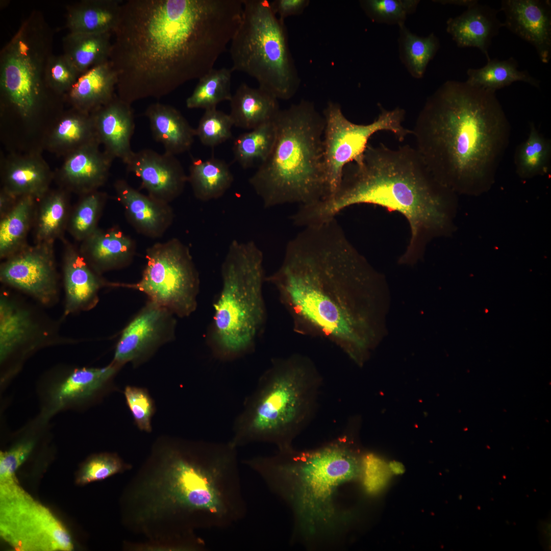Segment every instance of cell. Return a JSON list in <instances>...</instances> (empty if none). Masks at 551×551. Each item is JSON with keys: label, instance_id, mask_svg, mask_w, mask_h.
Masks as SVG:
<instances>
[{"label": "cell", "instance_id": "obj_32", "mask_svg": "<svg viewBox=\"0 0 551 551\" xmlns=\"http://www.w3.org/2000/svg\"><path fill=\"white\" fill-rule=\"evenodd\" d=\"M70 211L65 189L49 190L38 200L33 224L35 243H54L63 239Z\"/></svg>", "mask_w": 551, "mask_h": 551}, {"label": "cell", "instance_id": "obj_23", "mask_svg": "<svg viewBox=\"0 0 551 551\" xmlns=\"http://www.w3.org/2000/svg\"><path fill=\"white\" fill-rule=\"evenodd\" d=\"M79 249L91 268L101 274L129 265L135 257L136 244L117 227L98 228L81 242Z\"/></svg>", "mask_w": 551, "mask_h": 551}, {"label": "cell", "instance_id": "obj_34", "mask_svg": "<svg viewBox=\"0 0 551 551\" xmlns=\"http://www.w3.org/2000/svg\"><path fill=\"white\" fill-rule=\"evenodd\" d=\"M187 177L194 196L203 202L221 197L234 181L228 164L215 157L207 160L192 158Z\"/></svg>", "mask_w": 551, "mask_h": 551}, {"label": "cell", "instance_id": "obj_11", "mask_svg": "<svg viewBox=\"0 0 551 551\" xmlns=\"http://www.w3.org/2000/svg\"><path fill=\"white\" fill-rule=\"evenodd\" d=\"M233 71L255 79L278 99L287 101L300 83L288 44L284 21L267 0H243L239 26L231 42Z\"/></svg>", "mask_w": 551, "mask_h": 551}, {"label": "cell", "instance_id": "obj_27", "mask_svg": "<svg viewBox=\"0 0 551 551\" xmlns=\"http://www.w3.org/2000/svg\"><path fill=\"white\" fill-rule=\"evenodd\" d=\"M117 83L116 72L109 60L80 75L64 100L71 108L91 114L114 97Z\"/></svg>", "mask_w": 551, "mask_h": 551}, {"label": "cell", "instance_id": "obj_40", "mask_svg": "<svg viewBox=\"0 0 551 551\" xmlns=\"http://www.w3.org/2000/svg\"><path fill=\"white\" fill-rule=\"evenodd\" d=\"M276 134L274 118L239 135L233 146L235 161L244 169L252 167L256 162L260 164L271 152Z\"/></svg>", "mask_w": 551, "mask_h": 551}, {"label": "cell", "instance_id": "obj_24", "mask_svg": "<svg viewBox=\"0 0 551 551\" xmlns=\"http://www.w3.org/2000/svg\"><path fill=\"white\" fill-rule=\"evenodd\" d=\"M498 11L478 3L460 15L449 18L446 21V32L458 47L477 48L488 61L492 40L504 27L503 22L497 16Z\"/></svg>", "mask_w": 551, "mask_h": 551}, {"label": "cell", "instance_id": "obj_20", "mask_svg": "<svg viewBox=\"0 0 551 551\" xmlns=\"http://www.w3.org/2000/svg\"><path fill=\"white\" fill-rule=\"evenodd\" d=\"M114 188L127 219L138 233L158 238L172 224L174 214L169 204L140 192L124 179L117 180Z\"/></svg>", "mask_w": 551, "mask_h": 551}, {"label": "cell", "instance_id": "obj_8", "mask_svg": "<svg viewBox=\"0 0 551 551\" xmlns=\"http://www.w3.org/2000/svg\"><path fill=\"white\" fill-rule=\"evenodd\" d=\"M274 146L249 183L266 208L307 205L324 200L327 185L323 160L325 120L314 104L302 100L274 118Z\"/></svg>", "mask_w": 551, "mask_h": 551}, {"label": "cell", "instance_id": "obj_6", "mask_svg": "<svg viewBox=\"0 0 551 551\" xmlns=\"http://www.w3.org/2000/svg\"><path fill=\"white\" fill-rule=\"evenodd\" d=\"M243 463L290 507L296 532L306 544L331 543L340 537L345 518L341 490L362 472V458L346 435L313 450L291 447Z\"/></svg>", "mask_w": 551, "mask_h": 551}, {"label": "cell", "instance_id": "obj_47", "mask_svg": "<svg viewBox=\"0 0 551 551\" xmlns=\"http://www.w3.org/2000/svg\"><path fill=\"white\" fill-rule=\"evenodd\" d=\"M125 467L121 460L116 455L102 453L88 458L79 471L76 483L84 485L104 480L121 471Z\"/></svg>", "mask_w": 551, "mask_h": 551}, {"label": "cell", "instance_id": "obj_44", "mask_svg": "<svg viewBox=\"0 0 551 551\" xmlns=\"http://www.w3.org/2000/svg\"><path fill=\"white\" fill-rule=\"evenodd\" d=\"M233 126L229 114L216 108L207 109L205 110L195 129V135L204 145L214 147L231 137Z\"/></svg>", "mask_w": 551, "mask_h": 551}, {"label": "cell", "instance_id": "obj_18", "mask_svg": "<svg viewBox=\"0 0 551 551\" xmlns=\"http://www.w3.org/2000/svg\"><path fill=\"white\" fill-rule=\"evenodd\" d=\"M504 27L531 44L540 60L551 58V2L549 0H503L499 10Z\"/></svg>", "mask_w": 551, "mask_h": 551}, {"label": "cell", "instance_id": "obj_33", "mask_svg": "<svg viewBox=\"0 0 551 551\" xmlns=\"http://www.w3.org/2000/svg\"><path fill=\"white\" fill-rule=\"evenodd\" d=\"M95 141L98 140L91 114L71 108L59 114L48 138L47 145L54 152L66 156Z\"/></svg>", "mask_w": 551, "mask_h": 551}, {"label": "cell", "instance_id": "obj_12", "mask_svg": "<svg viewBox=\"0 0 551 551\" xmlns=\"http://www.w3.org/2000/svg\"><path fill=\"white\" fill-rule=\"evenodd\" d=\"M145 261L138 282L114 283L113 287L139 291L176 316L191 315L197 306L200 280L189 247L176 238L157 242L146 249Z\"/></svg>", "mask_w": 551, "mask_h": 551}, {"label": "cell", "instance_id": "obj_14", "mask_svg": "<svg viewBox=\"0 0 551 551\" xmlns=\"http://www.w3.org/2000/svg\"><path fill=\"white\" fill-rule=\"evenodd\" d=\"M0 535L17 551H70L66 528L13 480L0 483Z\"/></svg>", "mask_w": 551, "mask_h": 551}, {"label": "cell", "instance_id": "obj_22", "mask_svg": "<svg viewBox=\"0 0 551 551\" xmlns=\"http://www.w3.org/2000/svg\"><path fill=\"white\" fill-rule=\"evenodd\" d=\"M91 115L97 140L104 151L113 159H119L123 162L133 152L131 140L135 123L131 105L116 94Z\"/></svg>", "mask_w": 551, "mask_h": 551}, {"label": "cell", "instance_id": "obj_28", "mask_svg": "<svg viewBox=\"0 0 551 551\" xmlns=\"http://www.w3.org/2000/svg\"><path fill=\"white\" fill-rule=\"evenodd\" d=\"M122 1L81 0L66 7V27L71 33L113 34Z\"/></svg>", "mask_w": 551, "mask_h": 551}, {"label": "cell", "instance_id": "obj_29", "mask_svg": "<svg viewBox=\"0 0 551 551\" xmlns=\"http://www.w3.org/2000/svg\"><path fill=\"white\" fill-rule=\"evenodd\" d=\"M229 114L234 126L253 130L272 120L280 110L279 99L258 87L241 83L230 100Z\"/></svg>", "mask_w": 551, "mask_h": 551}, {"label": "cell", "instance_id": "obj_53", "mask_svg": "<svg viewBox=\"0 0 551 551\" xmlns=\"http://www.w3.org/2000/svg\"><path fill=\"white\" fill-rule=\"evenodd\" d=\"M390 470L395 474H400L405 471V468L403 464L396 461L391 462L389 464Z\"/></svg>", "mask_w": 551, "mask_h": 551}, {"label": "cell", "instance_id": "obj_9", "mask_svg": "<svg viewBox=\"0 0 551 551\" xmlns=\"http://www.w3.org/2000/svg\"><path fill=\"white\" fill-rule=\"evenodd\" d=\"M221 287L213 303L206 342L222 362L252 353L264 330L263 255L253 241L233 240L221 266Z\"/></svg>", "mask_w": 551, "mask_h": 551}, {"label": "cell", "instance_id": "obj_38", "mask_svg": "<svg viewBox=\"0 0 551 551\" xmlns=\"http://www.w3.org/2000/svg\"><path fill=\"white\" fill-rule=\"evenodd\" d=\"M398 26L400 60L412 77L421 79L440 47L439 40L434 33L420 37L412 33L405 23Z\"/></svg>", "mask_w": 551, "mask_h": 551}, {"label": "cell", "instance_id": "obj_15", "mask_svg": "<svg viewBox=\"0 0 551 551\" xmlns=\"http://www.w3.org/2000/svg\"><path fill=\"white\" fill-rule=\"evenodd\" d=\"M167 309L148 300L122 331L112 363L138 367L175 338L177 320Z\"/></svg>", "mask_w": 551, "mask_h": 551}, {"label": "cell", "instance_id": "obj_7", "mask_svg": "<svg viewBox=\"0 0 551 551\" xmlns=\"http://www.w3.org/2000/svg\"><path fill=\"white\" fill-rule=\"evenodd\" d=\"M323 378L308 356L274 359L261 374L235 418L230 442L236 447L256 443L292 446L317 410Z\"/></svg>", "mask_w": 551, "mask_h": 551}, {"label": "cell", "instance_id": "obj_43", "mask_svg": "<svg viewBox=\"0 0 551 551\" xmlns=\"http://www.w3.org/2000/svg\"><path fill=\"white\" fill-rule=\"evenodd\" d=\"M419 1L362 0L360 5L373 21L389 25L405 23L407 16L414 13Z\"/></svg>", "mask_w": 551, "mask_h": 551}, {"label": "cell", "instance_id": "obj_36", "mask_svg": "<svg viewBox=\"0 0 551 551\" xmlns=\"http://www.w3.org/2000/svg\"><path fill=\"white\" fill-rule=\"evenodd\" d=\"M112 33H68L63 38V54L80 75L109 60Z\"/></svg>", "mask_w": 551, "mask_h": 551}, {"label": "cell", "instance_id": "obj_2", "mask_svg": "<svg viewBox=\"0 0 551 551\" xmlns=\"http://www.w3.org/2000/svg\"><path fill=\"white\" fill-rule=\"evenodd\" d=\"M265 281L277 290L294 332L328 340L356 361L363 360L371 331L362 302L374 277L335 218L305 227Z\"/></svg>", "mask_w": 551, "mask_h": 551}, {"label": "cell", "instance_id": "obj_35", "mask_svg": "<svg viewBox=\"0 0 551 551\" xmlns=\"http://www.w3.org/2000/svg\"><path fill=\"white\" fill-rule=\"evenodd\" d=\"M37 199L31 196L19 197L13 208L0 218V258L5 259L26 245L33 224Z\"/></svg>", "mask_w": 551, "mask_h": 551}, {"label": "cell", "instance_id": "obj_4", "mask_svg": "<svg viewBox=\"0 0 551 551\" xmlns=\"http://www.w3.org/2000/svg\"><path fill=\"white\" fill-rule=\"evenodd\" d=\"M361 204L379 206L406 218L411 237L401 260L410 262L421 256L432 238L452 232L457 199L436 180L415 147L391 149L380 143L368 144L359 162L346 165L333 196L314 204L310 213L316 222L323 223Z\"/></svg>", "mask_w": 551, "mask_h": 551}, {"label": "cell", "instance_id": "obj_48", "mask_svg": "<svg viewBox=\"0 0 551 551\" xmlns=\"http://www.w3.org/2000/svg\"><path fill=\"white\" fill-rule=\"evenodd\" d=\"M390 471L389 465L373 454H366L362 458L363 484L369 493H375L385 486Z\"/></svg>", "mask_w": 551, "mask_h": 551}, {"label": "cell", "instance_id": "obj_49", "mask_svg": "<svg viewBox=\"0 0 551 551\" xmlns=\"http://www.w3.org/2000/svg\"><path fill=\"white\" fill-rule=\"evenodd\" d=\"M34 443H20L11 449L0 453V483L17 480L15 472L32 452Z\"/></svg>", "mask_w": 551, "mask_h": 551}, {"label": "cell", "instance_id": "obj_39", "mask_svg": "<svg viewBox=\"0 0 551 551\" xmlns=\"http://www.w3.org/2000/svg\"><path fill=\"white\" fill-rule=\"evenodd\" d=\"M551 159V142L531 122L527 139L518 146L514 156L516 171L523 179L547 173Z\"/></svg>", "mask_w": 551, "mask_h": 551}, {"label": "cell", "instance_id": "obj_42", "mask_svg": "<svg viewBox=\"0 0 551 551\" xmlns=\"http://www.w3.org/2000/svg\"><path fill=\"white\" fill-rule=\"evenodd\" d=\"M107 195L98 190L81 195L70 211L67 231L81 242L97 228V224L106 202Z\"/></svg>", "mask_w": 551, "mask_h": 551}, {"label": "cell", "instance_id": "obj_37", "mask_svg": "<svg viewBox=\"0 0 551 551\" xmlns=\"http://www.w3.org/2000/svg\"><path fill=\"white\" fill-rule=\"evenodd\" d=\"M518 67V62L513 57L504 60L490 59L482 67L468 69L465 82L494 92L515 82H523L538 89L540 88V80L528 70H519Z\"/></svg>", "mask_w": 551, "mask_h": 551}, {"label": "cell", "instance_id": "obj_17", "mask_svg": "<svg viewBox=\"0 0 551 551\" xmlns=\"http://www.w3.org/2000/svg\"><path fill=\"white\" fill-rule=\"evenodd\" d=\"M149 195L170 204L183 192L188 177L176 156L145 148L133 152L123 162Z\"/></svg>", "mask_w": 551, "mask_h": 551}, {"label": "cell", "instance_id": "obj_50", "mask_svg": "<svg viewBox=\"0 0 551 551\" xmlns=\"http://www.w3.org/2000/svg\"><path fill=\"white\" fill-rule=\"evenodd\" d=\"M270 2L272 11L282 21L291 16L302 14L309 6V0H274Z\"/></svg>", "mask_w": 551, "mask_h": 551}, {"label": "cell", "instance_id": "obj_16", "mask_svg": "<svg viewBox=\"0 0 551 551\" xmlns=\"http://www.w3.org/2000/svg\"><path fill=\"white\" fill-rule=\"evenodd\" d=\"M1 282L31 296L42 304L53 302L58 295V277L54 243L26 245L4 259Z\"/></svg>", "mask_w": 551, "mask_h": 551}, {"label": "cell", "instance_id": "obj_51", "mask_svg": "<svg viewBox=\"0 0 551 551\" xmlns=\"http://www.w3.org/2000/svg\"><path fill=\"white\" fill-rule=\"evenodd\" d=\"M18 198L2 188L0 191V218L13 208Z\"/></svg>", "mask_w": 551, "mask_h": 551}, {"label": "cell", "instance_id": "obj_41", "mask_svg": "<svg viewBox=\"0 0 551 551\" xmlns=\"http://www.w3.org/2000/svg\"><path fill=\"white\" fill-rule=\"evenodd\" d=\"M233 71L231 68H213L199 78L193 92L186 99V107L206 110L216 108L220 102L230 101Z\"/></svg>", "mask_w": 551, "mask_h": 551}, {"label": "cell", "instance_id": "obj_45", "mask_svg": "<svg viewBox=\"0 0 551 551\" xmlns=\"http://www.w3.org/2000/svg\"><path fill=\"white\" fill-rule=\"evenodd\" d=\"M80 74L63 55L52 54L45 69V80L50 90L63 97L74 84Z\"/></svg>", "mask_w": 551, "mask_h": 551}, {"label": "cell", "instance_id": "obj_13", "mask_svg": "<svg viewBox=\"0 0 551 551\" xmlns=\"http://www.w3.org/2000/svg\"><path fill=\"white\" fill-rule=\"evenodd\" d=\"M378 106L380 112L377 118L368 124L349 120L338 103L329 102L324 109L323 160L327 185V196L324 200L331 198L335 192L345 166L362 159L372 135L386 131L403 142L412 134V130L403 124L406 114L404 109L396 107L388 110L381 104Z\"/></svg>", "mask_w": 551, "mask_h": 551}, {"label": "cell", "instance_id": "obj_46", "mask_svg": "<svg viewBox=\"0 0 551 551\" xmlns=\"http://www.w3.org/2000/svg\"><path fill=\"white\" fill-rule=\"evenodd\" d=\"M123 393L135 425L140 431L150 433L156 407L148 391L145 388L128 385Z\"/></svg>", "mask_w": 551, "mask_h": 551}, {"label": "cell", "instance_id": "obj_1", "mask_svg": "<svg viewBox=\"0 0 551 551\" xmlns=\"http://www.w3.org/2000/svg\"><path fill=\"white\" fill-rule=\"evenodd\" d=\"M242 12L238 0H128L112 34L117 95L160 98L213 68Z\"/></svg>", "mask_w": 551, "mask_h": 551}, {"label": "cell", "instance_id": "obj_25", "mask_svg": "<svg viewBox=\"0 0 551 551\" xmlns=\"http://www.w3.org/2000/svg\"><path fill=\"white\" fill-rule=\"evenodd\" d=\"M3 187L19 198L31 196L39 200L49 190L53 174L38 154L13 156L6 162L3 170Z\"/></svg>", "mask_w": 551, "mask_h": 551}, {"label": "cell", "instance_id": "obj_52", "mask_svg": "<svg viewBox=\"0 0 551 551\" xmlns=\"http://www.w3.org/2000/svg\"><path fill=\"white\" fill-rule=\"evenodd\" d=\"M435 3L442 5H453L458 6L471 7L479 3L477 0H438L434 1Z\"/></svg>", "mask_w": 551, "mask_h": 551}, {"label": "cell", "instance_id": "obj_3", "mask_svg": "<svg viewBox=\"0 0 551 551\" xmlns=\"http://www.w3.org/2000/svg\"><path fill=\"white\" fill-rule=\"evenodd\" d=\"M412 131L436 180L456 194L477 196L494 183L510 125L495 92L448 80L428 97Z\"/></svg>", "mask_w": 551, "mask_h": 551}, {"label": "cell", "instance_id": "obj_30", "mask_svg": "<svg viewBox=\"0 0 551 551\" xmlns=\"http://www.w3.org/2000/svg\"><path fill=\"white\" fill-rule=\"evenodd\" d=\"M39 326L31 311L14 300L0 299V358L5 361L20 347L32 341Z\"/></svg>", "mask_w": 551, "mask_h": 551}, {"label": "cell", "instance_id": "obj_5", "mask_svg": "<svg viewBox=\"0 0 551 551\" xmlns=\"http://www.w3.org/2000/svg\"><path fill=\"white\" fill-rule=\"evenodd\" d=\"M154 450L160 470L151 484L154 513L166 509L183 531L225 529L244 518L237 448L230 441L167 438Z\"/></svg>", "mask_w": 551, "mask_h": 551}, {"label": "cell", "instance_id": "obj_10", "mask_svg": "<svg viewBox=\"0 0 551 551\" xmlns=\"http://www.w3.org/2000/svg\"><path fill=\"white\" fill-rule=\"evenodd\" d=\"M54 32L39 10L32 11L0 52L3 112L29 121L55 108L64 98L53 93L45 69L53 54Z\"/></svg>", "mask_w": 551, "mask_h": 551}, {"label": "cell", "instance_id": "obj_19", "mask_svg": "<svg viewBox=\"0 0 551 551\" xmlns=\"http://www.w3.org/2000/svg\"><path fill=\"white\" fill-rule=\"evenodd\" d=\"M100 145L95 141L65 156L57 174L65 190L82 195L105 184L114 159L101 151Z\"/></svg>", "mask_w": 551, "mask_h": 551}, {"label": "cell", "instance_id": "obj_21", "mask_svg": "<svg viewBox=\"0 0 551 551\" xmlns=\"http://www.w3.org/2000/svg\"><path fill=\"white\" fill-rule=\"evenodd\" d=\"M63 280L65 293V314L87 310L98 302L99 290L111 286L81 255L79 249L64 240Z\"/></svg>", "mask_w": 551, "mask_h": 551}, {"label": "cell", "instance_id": "obj_31", "mask_svg": "<svg viewBox=\"0 0 551 551\" xmlns=\"http://www.w3.org/2000/svg\"><path fill=\"white\" fill-rule=\"evenodd\" d=\"M120 368L111 362L103 367L76 369L57 386L54 399L59 407L92 399L104 390Z\"/></svg>", "mask_w": 551, "mask_h": 551}, {"label": "cell", "instance_id": "obj_26", "mask_svg": "<svg viewBox=\"0 0 551 551\" xmlns=\"http://www.w3.org/2000/svg\"><path fill=\"white\" fill-rule=\"evenodd\" d=\"M144 115L154 139L162 144L164 152L176 156L191 148L196 136L195 129L177 109L154 103L146 108Z\"/></svg>", "mask_w": 551, "mask_h": 551}]
</instances>
